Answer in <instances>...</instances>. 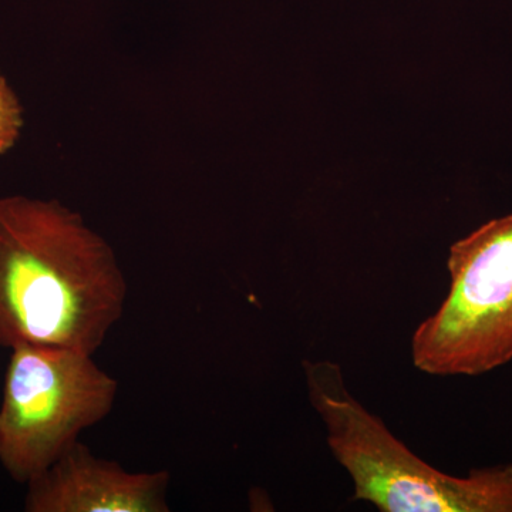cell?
Listing matches in <instances>:
<instances>
[{"mask_svg": "<svg viewBox=\"0 0 512 512\" xmlns=\"http://www.w3.org/2000/svg\"><path fill=\"white\" fill-rule=\"evenodd\" d=\"M22 127V106L12 87L0 74V154L15 146Z\"/></svg>", "mask_w": 512, "mask_h": 512, "instance_id": "6", "label": "cell"}, {"mask_svg": "<svg viewBox=\"0 0 512 512\" xmlns=\"http://www.w3.org/2000/svg\"><path fill=\"white\" fill-rule=\"evenodd\" d=\"M309 402L326 443L352 478L353 500L382 512H512V463L453 476L430 466L346 386L332 360H303Z\"/></svg>", "mask_w": 512, "mask_h": 512, "instance_id": "2", "label": "cell"}, {"mask_svg": "<svg viewBox=\"0 0 512 512\" xmlns=\"http://www.w3.org/2000/svg\"><path fill=\"white\" fill-rule=\"evenodd\" d=\"M450 288L414 330L413 365L439 377H476L512 360V214L451 245Z\"/></svg>", "mask_w": 512, "mask_h": 512, "instance_id": "4", "label": "cell"}, {"mask_svg": "<svg viewBox=\"0 0 512 512\" xmlns=\"http://www.w3.org/2000/svg\"><path fill=\"white\" fill-rule=\"evenodd\" d=\"M119 382L93 355L53 345L12 349L0 404V464L28 484L114 409Z\"/></svg>", "mask_w": 512, "mask_h": 512, "instance_id": "3", "label": "cell"}, {"mask_svg": "<svg viewBox=\"0 0 512 512\" xmlns=\"http://www.w3.org/2000/svg\"><path fill=\"white\" fill-rule=\"evenodd\" d=\"M168 471L124 470L73 444L28 484V512H168Z\"/></svg>", "mask_w": 512, "mask_h": 512, "instance_id": "5", "label": "cell"}, {"mask_svg": "<svg viewBox=\"0 0 512 512\" xmlns=\"http://www.w3.org/2000/svg\"><path fill=\"white\" fill-rule=\"evenodd\" d=\"M113 248L57 201L0 198V346L94 355L127 302Z\"/></svg>", "mask_w": 512, "mask_h": 512, "instance_id": "1", "label": "cell"}]
</instances>
